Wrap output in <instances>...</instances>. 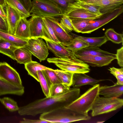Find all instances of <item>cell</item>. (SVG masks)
<instances>
[{"label": "cell", "mask_w": 123, "mask_h": 123, "mask_svg": "<svg viewBox=\"0 0 123 123\" xmlns=\"http://www.w3.org/2000/svg\"><path fill=\"white\" fill-rule=\"evenodd\" d=\"M6 4L12 7L19 13L21 18H27L31 16L30 13L18 0H6Z\"/></svg>", "instance_id": "83f0119b"}, {"label": "cell", "mask_w": 123, "mask_h": 123, "mask_svg": "<svg viewBox=\"0 0 123 123\" xmlns=\"http://www.w3.org/2000/svg\"><path fill=\"white\" fill-rule=\"evenodd\" d=\"M73 36L74 37H77L87 43L89 46L99 47L108 41L105 35L98 37H86L75 34Z\"/></svg>", "instance_id": "f1b7e54d"}, {"label": "cell", "mask_w": 123, "mask_h": 123, "mask_svg": "<svg viewBox=\"0 0 123 123\" xmlns=\"http://www.w3.org/2000/svg\"><path fill=\"white\" fill-rule=\"evenodd\" d=\"M108 80H97L87 75L85 73H74L72 86L74 87H78L86 85L93 86L98 82Z\"/></svg>", "instance_id": "e0dca14e"}, {"label": "cell", "mask_w": 123, "mask_h": 123, "mask_svg": "<svg viewBox=\"0 0 123 123\" xmlns=\"http://www.w3.org/2000/svg\"><path fill=\"white\" fill-rule=\"evenodd\" d=\"M74 52L76 57L93 56L116 57V54L101 50L97 46H88Z\"/></svg>", "instance_id": "9a60e30c"}, {"label": "cell", "mask_w": 123, "mask_h": 123, "mask_svg": "<svg viewBox=\"0 0 123 123\" xmlns=\"http://www.w3.org/2000/svg\"><path fill=\"white\" fill-rule=\"evenodd\" d=\"M59 23L61 27L68 33L74 31L71 20L66 16L64 15L61 17Z\"/></svg>", "instance_id": "74e56055"}, {"label": "cell", "mask_w": 123, "mask_h": 123, "mask_svg": "<svg viewBox=\"0 0 123 123\" xmlns=\"http://www.w3.org/2000/svg\"><path fill=\"white\" fill-rule=\"evenodd\" d=\"M100 85L96 84L66 107L81 114L88 115L99 94Z\"/></svg>", "instance_id": "3957f363"}, {"label": "cell", "mask_w": 123, "mask_h": 123, "mask_svg": "<svg viewBox=\"0 0 123 123\" xmlns=\"http://www.w3.org/2000/svg\"><path fill=\"white\" fill-rule=\"evenodd\" d=\"M9 33L14 35L17 25L21 18L12 7L6 4L5 7Z\"/></svg>", "instance_id": "ac0fdd59"}, {"label": "cell", "mask_w": 123, "mask_h": 123, "mask_svg": "<svg viewBox=\"0 0 123 123\" xmlns=\"http://www.w3.org/2000/svg\"><path fill=\"white\" fill-rule=\"evenodd\" d=\"M44 71L52 85L62 83L61 80L54 71L51 68Z\"/></svg>", "instance_id": "f35d334b"}, {"label": "cell", "mask_w": 123, "mask_h": 123, "mask_svg": "<svg viewBox=\"0 0 123 123\" xmlns=\"http://www.w3.org/2000/svg\"><path fill=\"white\" fill-rule=\"evenodd\" d=\"M49 49L57 57L71 58L77 60L73 52L59 43L47 40H44Z\"/></svg>", "instance_id": "7c38bea8"}, {"label": "cell", "mask_w": 123, "mask_h": 123, "mask_svg": "<svg viewBox=\"0 0 123 123\" xmlns=\"http://www.w3.org/2000/svg\"><path fill=\"white\" fill-rule=\"evenodd\" d=\"M105 34L108 41H111L116 44H120L123 42V34L117 33L112 28H110L107 29Z\"/></svg>", "instance_id": "1f68e13d"}, {"label": "cell", "mask_w": 123, "mask_h": 123, "mask_svg": "<svg viewBox=\"0 0 123 123\" xmlns=\"http://www.w3.org/2000/svg\"><path fill=\"white\" fill-rule=\"evenodd\" d=\"M64 15L68 17L71 20L86 19L94 20L101 16L83 9L72 7L69 8L68 12Z\"/></svg>", "instance_id": "2e32d148"}, {"label": "cell", "mask_w": 123, "mask_h": 123, "mask_svg": "<svg viewBox=\"0 0 123 123\" xmlns=\"http://www.w3.org/2000/svg\"><path fill=\"white\" fill-rule=\"evenodd\" d=\"M30 13L42 17L56 18L64 15L61 9L46 0H32Z\"/></svg>", "instance_id": "5b68a950"}, {"label": "cell", "mask_w": 123, "mask_h": 123, "mask_svg": "<svg viewBox=\"0 0 123 123\" xmlns=\"http://www.w3.org/2000/svg\"><path fill=\"white\" fill-rule=\"evenodd\" d=\"M123 12V5L109 13L103 14L99 18L92 21L81 33H90L108 23L119 16Z\"/></svg>", "instance_id": "52a82bcc"}, {"label": "cell", "mask_w": 123, "mask_h": 123, "mask_svg": "<svg viewBox=\"0 0 123 123\" xmlns=\"http://www.w3.org/2000/svg\"><path fill=\"white\" fill-rule=\"evenodd\" d=\"M93 20L88 19H78L71 20L74 28V31L77 33H81V31Z\"/></svg>", "instance_id": "d6a6232c"}, {"label": "cell", "mask_w": 123, "mask_h": 123, "mask_svg": "<svg viewBox=\"0 0 123 123\" xmlns=\"http://www.w3.org/2000/svg\"><path fill=\"white\" fill-rule=\"evenodd\" d=\"M54 71L62 83L70 87L72 84L74 73L62 70L54 69Z\"/></svg>", "instance_id": "f546056e"}, {"label": "cell", "mask_w": 123, "mask_h": 123, "mask_svg": "<svg viewBox=\"0 0 123 123\" xmlns=\"http://www.w3.org/2000/svg\"><path fill=\"white\" fill-rule=\"evenodd\" d=\"M0 79L14 85L23 86L18 73L6 62H0Z\"/></svg>", "instance_id": "9c48e42d"}, {"label": "cell", "mask_w": 123, "mask_h": 123, "mask_svg": "<svg viewBox=\"0 0 123 123\" xmlns=\"http://www.w3.org/2000/svg\"><path fill=\"white\" fill-rule=\"evenodd\" d=\"M25 68L27 71L28 74L38 82L39 81L38 71L51 69L44 66L37 62L32 61L25 64Z\"/></svg>", "instance_id": "cb8c5ba5"}, {"label": "cell", "mask_w": 123, "mask_h": 123, "mask_svg": "<svg viewBox=\"0 0 123 123\" xmlns=\"http://www.w3.org/2000/svg\"><path fill=\"white\" fill-rule=\"evenodd\" d=\"M20 123H50L48 121L41 119H31L24 118L21 121Z\"/></svg>", "instance_id": "b9f144b4"}, {"label": "cell", "mask_w": 123, "mask_h": 123, "mask_svg": "<svg viewBox=\"0 0 123 123\" xmlns=\"http://www.w3.org/2000/svg\"><path fill=\"white\" fill-rule=\"evenodd\" d=\"M44 17L52 27L56 37L61 44L66 47L71 43L74 39L73 37L61 27L57 18Z\"/></svg>", "instance_id": "8fae6325"}, {"label": "cell", "mask_w": 123, "mask_h": 123, "mask_svg": "<svg viewBox=\"0 0 123 123\" xmlns=\"http://www.w3.org/2000/svg\"><path fill=\"white\" fill-rule=\"evenodd\" d=\"M123 105V99L100 97L99 96L91 109V115L94 117L111 112L120 108Z\"/></svg>", "instance_id": "8992f818"}, {"label": "cell", "mask_w": 123, "mask_h": 123, "mask_svg": "<svg viewBox=\"0 0 123 123\" xmlns=\"http://www.w3.org/2000/svg\"><path fill=\"white\" fill-rule=\"evenodd\" d=\"M54 4L62 10L64 15L68 11L70 3L75 1L72 0H46Z\"/></svg>", "instance_id": "8d00e7d4"}, {"label": "cell", "mask_w": 123, "mask_h": 123, "mask_svg": "<svg viewBox=\"0 0 123 123\" xmlns=\"http://www.w3.org/2000/svg\"><path fill=\"white\" fill-rule=\"evenodd\" d=\"M0 30L9 33L8 25L6 21L0 16Z\"/></svg>", "instance_id": "60d3db41"}, {"label": "cell", "mask_w": 123, "mask_h": 123, "mask_svg": "<svg viewBox=\"0 0 123 123\" xmlns=\"http://www.w3.org/2000/svg\"><path fill=\"white\" fill-rule=\"evenodd\" d=\"M94 6L103 14L110 12L123 5V0H75Z\"/></svg>", "instance_id": "30bf717a"}, {"label": "cell", "mask_w": 123, "mask_h": 123, "mask_svg": "<svg viewBox=\"0 0 123 123\" xmlns=\"http://www.w3.org/2000/svg\"><path fill=\"white\" fill-rule=\"evenodd\" d=\"M24 92V87L23 86L14 85L0 79V96L7 94L21 96Z\"/></svg>", "instance_id": "ffe728a7"}, {"label": "cell", "mask_w": 123, "mask_h": 123, "mask_svg": "<svg viewBox=\"0 0 123 123\" xmlns=\"http://www.w3.org/2000/svg\"><path fill=\"white\" fill-rule=\"evenodd\" d=\"M73 0L75 1V0Z\"/></svg>", "instance_id": "c3c4849f"}, {"label": "cell", "mask_w": 123, "mask_h": 123, "mask_svg": "<svg viewBox=\"0 0 123 123\" xmlns=\"http://www.w3.org/2000/svg\"><path fill=\"white\" fill-rule=\"evenodd\" d=\"M77 59L92 67H100L107 66L116 57L101 56L76 57Z\"/></svg>", "instance_id": "4fadbf2b"}, {"label": "cell", "mask_w": 123, "mask_h": 123, "mask_svg": "<svg viewBox=\"0 0 123 123\" xmlns=\"http://www.w3.org/2000/svg\"><path fill=\"white\" fill-rule=\"evenodd\" d=\"M78 87H73L62 95L36 100L19 108L18 113L21 116H35L56 109L66 107L80 96Z\"/></svg>", "instance_id": "6da1fadb"}, {"label": "cell", "mask_w": 123, "mask_h": 123, "mask_svg": "<svg viewBox=\"0 0 123 123\" xmlns=\"http://www.w3.org/2000/svg\"><path fill=\"white\" fill-rule=\"evenodd\" d=\"M49 63H53L61 70L73 73H86L90 72L89 66L78 59L52 57L47 59Z\"/></svg>", "instance_id": "277c9868"}, {"label": "cell", "mask_w": 123, "mask_h": 123, "mask_svg": "<svg viewBox=\"0 0 123 123\" xmlns=\"http://www.w3.org/2000/svg\"><path fill=\"white\" fill-rule=\"evenodd\" d=\"M39 82L43 92L46 97H50L51 90L52 85L45 73L44 70L37 72Z\"/></svg>", "instance_id": "7402d4cb"}, {"label": "cell", "mask_w": 123, "mask_h": 123, "mask_svg": "<svg viewBox=\"0 0 123 123\" xmlns=\"http://www.w3.org/2000/svg\"><path fill=\"white\" fill-rule=\"evenodd\" d=\"M31 17L29 20L30 38L43 37L42 21L43 17L31 14Z\"/></svg>", "instance_id": "5bb4252c"}, {"label": "cell", "mask_w": 123, "mask_h": 123, "mask_svg": "<svg viewBox=\"0 0 123 123\" xmlns=\"http://www.w3.org/2000/svg\"><path fill=\"white\" fill-rule=\"evenodd\" d=\"M71 7L83 9L101 16L103 15L99 9L95 6L77 1H75L71 3L70 7Z\"/></svg>", "instance_id": "4dcf8cb0"}, {"label": "cell", "mask_w": 123, "mask_h": 123, "mask_svg": "<svg viewBox=\"0 0 123 123\" xmlns=\"http://www.w3.org/2000/svg\"><path fill=\"white\" fill-rule=\"evenodd\" d=\"M39 119L50 123H68L88 120L91 117L64 107L41 114Z\"/></svg>", "instance_id": "7a4b0ae2"}, {"label": "cell", "mask_w": 123, "mask_h": 123, "mask_svg": "<svg viewBox=\"0 0 123 123\" xmlns=\"http://www.w3.org/2000/svg\"><path fill=\"white\" fill-rule=\"evenodd\" d=\"M0 37L12 43L18 48L24 47L28 43L27 40L20 38L14 35L0 30Z\"/></svg>", "instance_id": "484cf974"}, {"label": "cell", "mask_w": 123, "mask_h": 123, "mask_svg": "<svg viewBox=\"0 0 123 123\" xmlns=\"http://www.w3.org/2000/svg\"><path fill=\"white\" fill-rule=\"evenodd\" d=\"M32 55L25 47L18 48L14 52L15 60L19 64H25L32 61Z\"/></svg>", "instance_id": "603a6c76"}, {"label": "cell", "mask_w": 123, "mask_h": 123, "mask_svg": "<svg viewBox=\"0 0 123 123\" xmlns=\"http://www.w3.org/2000/svg\"><path fill=\"white\" fill-rule=\"evenodd\" d=\"M1 37H0V38Z\"/></svg>", "instance_id": "681fc988"}, {"label": "cell", "mask_w": 123, "mask_h": 123, "mask_svg": "<svg viewBox=\"0 0 123 123\" xmlns=\"http://www.w3.org/2000/svg\"><path fill=\"white\" fill-rule=\"evenodd\" d=\"M110 73L116 77L117 75L123 74V68L122 67L121 68H118L112 67L109 68L108 69Z\"/></svg>", "instance_id": "7bdbcfd3"}, {"label": "cell", "mask_w": 123, "mask_h": 123, "mask_svg": "<svg viewBox=\"0 0 123 123\" xmlns=\"http://www.w3.org/2000/svg\"><path fill=\"white\" fill-rule=\"evenodd\" d=\"M43 39L59 43L56 37L53 29L46 20L45 18L43 17Z\"/></svg>", "instance_id": "4316f807"}, {"label": "cell", "mask_w": 123, "mask_h": 123, "mask_svg": "<svg viewBox=\"0 0 123 123\" xmlns=\"http://www.w3.org/2000/svg\"><path fill=\"white\" fill-rule=\"evenodd\" d=\"M115 77L117 80L116 83L118 85H123V74L118 75Z\"/></svg>", "instance_id": "bcb514c9"}, {"label": "cell", "mask_w": 123, "mask_h": 123, "mask_svg": "<svg viewBox=\"0 0 123 123\" xmlns=\"http://www.w3.org/2000/svg\"><path fill=\"white\" fill-rule=\"evenodd\" d=\"M6 4V0H0V5L3 8L5 7Z\"/></svg>", "instance_id": "7dc6e473"}, {"label": "cell", "mask_w": 123, "mask_h": 123, "mask_svg": "<svg viewBox=\"0 0 123 123\" xmlns=\"http://www.w3.org/2000/svg\"><path fill=\"white\" fill-rule=\"evenodd\" d=\"M71 43L66 47L74 52L89 46L84 41L76 37H74Z\"/></svg>", "instance_id": "836d02e7"}, {"label": "cell", "mask_w": 123, "mask_h": 123, "mask_svg": "<svg viewBox=\"0 0 123 123\" xmlns=\"http://www.w3.org/2000/svg\"><path fill=\"white\" fill-rule=\"evenodd\" d=\"M70 89V87L63 83L52 85L50 97L56 96L63 94L69 91Z\"/></svg>", "instance_id": "e575fe53"}, {"label": "cell", "mask_w": 123, "mask_h": 123, "mask_svg": "<svg viewBox=\"0 0 123 123\" xmlns=\"http://www.w3.org/2000/svg\"><path fill=\"white\" fill-rule=\"evenodd\" d=\"M25 18H21L15 29L14 35L20 38L28 40L30 38L29 23Z\"/></svg>", "instance_id": "44dd1931"}, {"label": "cell", "mask_w": 123, "mask_h": 123, "mask_svg": "<svg viewBox=\"0 0 123 123\" xmlns=\"http://www.w3.org/2000/svg\"><path fill=\"white\" fill-rule=\"evenodd\" d=\"M0 102L10 112L18 111L19 108L17 102L13 99L8 97L0 98Z\"/></svg>", "instance_id": "d590c367"}, {"label": "cell", "mask_w": 123, "mask_h": 123, "mask_svg": "<svg viewBox=\"0 0 123 123\" xmlns=\"http://www.w3.org/2000/svg\"><path fill=\"white\" fill-rule=\"evenodd\" d=\"M43 39L41 37L30 38L27 40V44L24 47L40 62L45 60L49 54L48 47Z\"/></svg>", "instance_id": "ba28073f"}, {"label": "cell", "mask_w": 123, "mask_h": 123, "mask_svg": "<svg viewBox=\"0 0 123 123\" xmlns=\"http://www.w3.org/2000/svg\"><path fill=\"white\" fill-rule=\"evenodd\" d=\"M23 5L25 8L29 12L31 6V0H18Z\"/></svg>", "instance_id": "ee69618b"}, {"label": "cell", "mask_w": 123, "mask_h": 123, "mask_svg": "<svg viewBox=\"0 0 123 123\" xmlns=\"http://www.w3.org/2000/svg\"><path fill=\"white\" fill-rule=\"evenodd\" d=\"M118 64L121 67H123V47L117 50L116 54Z\"/></svg>", "instance_id": "ab89813d"}, {"label": "cell", "mask_w": 123, "mask_h": 123, "mask_svg": "<svg viewBox=\"0 0 123 123\" xmlns=\"http://www.w3.org/2000/svg\"><path fill=\"white\" fill-rule=\"evenodd\" d=\"M0 16L8 24L7 15L4 11V8L0 5Z\"/></svg>", "instance_id": "f6af8a7d"}, {"label": "cell", "mask_w": 123, "mask_h": 123, "mask_svg": "<svg viewBox=\"0 0 123 123\" xmlns=\"http://www.w3.org/2000/svg\"><path fill=\"white\" fill-rule=\"evenodd\" d=\"M18 47L12 43L1 38L0 39V53L15 60L14 52Z\"/></svg>", "instance_id": "d4e9b609"}, {"label": "cell", "mask_w": 123, "mask_h": 123, "mask_svg": "<svg viewBox=\"0 0 123 123\" xmlns=\"http://www.w3.org/2000/svg\"><path fill=\"white\" fill-rule=\"evenodd\" d=\"M123 93V85L116 83L114 85L108 86L105 85L99 87V94L107 98H117Z\"/></svg>", "instance_id": "d6986e66"}]
</instances>
